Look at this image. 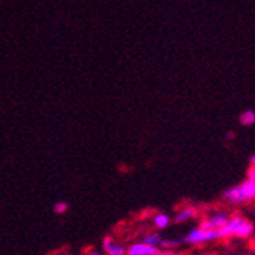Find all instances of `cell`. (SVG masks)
<instances>
[{
	"label": "cell",
	"instance_id": "6da1fadb",
	"mask_svg": "<svg viewBox=\"0 0 255 255\" xmlns=\"http://www.w3.org/2000/svg\"><path fill=\"white\" fill-rule=\"evenodd\" d=\"M255 226L251 220L242 217V216H233L229 217L228 223L220 228L219 239H229V237H239V239H248L254 234Z\"/></svg>",
	"mask_w": 255,
	"mask_h": 255
},
{
	"label": "cell",
	"instance_id": "7a4b0ae2",
	"mask_svg": "<svg viewBox=\"0 0 255 255\" xmlns=\"http://www.w3.org/2000/svg\"><path fill=\"white\" fill-rule=\"evenodd\" d=\"M223 199L229 203H248L255 200V182L251 180H245L240 185H236V187H231L223 193Z\"/></svg>",
	"mask_w": 255,
	"mask_h": 255
},
{
	"label": "cell",
	"instance_id": "3957f363",
	"mask_svg": "<svg viewBox=\"0 0 255 255\" xmlns=\"http://www.w3.org/2000/svg\"><path fill=\"white\" fill-rule=\"evenodd\" d=\"M219 239L217 231H203L202 228H193L190 233L183 237V242L188 245H203L208 242H214Z\"/></svg>",
	"mask_w": 255,
	"mask_h": 255
},
{
	"label": "cell",
	"instance_id": "277c9868",
	"mask_svg": "<svg viewBox=\"0 0 255 255\" xmlns=\"http://www.w3.org/2000/svg\"><path fill=\"white\" fill-rule=\"evenodd\" d=\"M229 217L223 213H216L213 216H210L208 219L202 220L199 228H202L203 231H219L220 228H223L228 223Z\"/></svg>",
	"mask_w": 255,
	"mask_h": 255
},
{
	"label": "cell",
	"instance_id": "5b68a950",
	"mask_svg": "<svg viewBox=\"0 0 255 255\" xmlns=\"http://www.w3.org/2000/svg\"><path fill=\"white\" fill-rule=\"evenodd\" d=\"M157 252H159L157 248L148 246L145 243H136V245L130 246L128 251H127L128 255H156Z\"/></svg>",
	"mask_w": 255,
	"mask_h": 255
},
{
	"label": "cell",
	"instance_id": "8992f818",
	"mask_svg": "<svg viewBox=\"0 0 255 255\" xmlns=\"http://www.w3.org/2000/svg\"><path fill=\"white\" fill-rule=\"evenodd\" d=\"M103 246H104V249H106V252L109 255H126V248L124 246H120V245H113V240L109 236L104 237Z\"/></svg>",
	"mask_w": 255,
	"mask_h": 255
},
{
	"label": "cell",
	"instance_id": "52a82bcc",
	"mask_svg": "<svg viewBox=\"0 0 255 255\" xmlns=\"http://www.w3.org/2000/svg\"><path fill=\"white\" fill-rule=\"evenodd\" d=\"M197 216V210L194 206H183L182 210H179L174 216V220L176 222H187V220H191Z\"/></svg>",
	"mask_w": 255,
	"mask_h": 255
},
{
	"label": "cell",
	"instance_id": "ba28073f",
	"mask_svg": "<svg viewBox=\"0 0 255 255\" xmlns=\"http://www.w3.org/2000/svg\"><path fill=\"white\" fill-rule=\"evenodd\" d=\"M170 222H171V219L167 216V214H156L154 216V226L156 228H159V229H165V228H168L170 226Z\"/></svg>",
	"mask_w": 255,
	"mask_h": 255
},
{
	"label": "cell",
	"instance_id": "9c48e42d",
	"mask_svg": "<svg viewBox=\"0 0 255 255\" xmlns=\"http://www.w3.org/2000/svg\"><path fill=\"white\" fill-rule=\"evenodd\" d=\"M240 123L243 126H252L255 124V112L254 110H245L240 115Z\"/></svg>",
	"mask_w": 255,
	"mask_h": 255
},
{
	"label": "cell",
	"instance_id": "30bf717a",
	"mask_svg": "<svg viewBox=\"0 0 255 255\" xmlns=\"http://www.w3.org/2000/svg\"><path fill=\"white\" fill-rule=\"evenodd\" d=\"M144 243H145V245H148V246H154V248H157V246H160L162 239H160L157 234H148V236L144 239Z\"/></svg>",
	"mask_w": 255,
	"mask_h": 255
},
{
	"label": "cell",
	"instance_id": "8fae6325",
	"mask_svg": "<svg viewBox=\"0 0 255 255\" xmlns=\"http://www.w3.org/2000/svg\"><path fill=\"white\" fill-rule=\"evenodd\" d=\"M54 211H55L57 214L66 213V211H67V203H66V202H58V203L55 205V208H54Z\"/></svg>",
	"mask_w": 255,
	"mask_h": 255
},
{
	"label": "cell",
	"instance_id": "7c38bea8",
	"mask_svg": "<svg viewBox=\"0 0 255 255\" xmlns=\"http://www.w3.org/2000/svg\"><path fill=\"white\" fill-rule=\"evenodd\" d=\"M177 245H179L177 240H165V242H162V243H160V246H162V248H165V249H167V248L177 246Z\"/></svg>",
	"mask_w": 255,
	"mask_h": 255
},
{
	"label": "cell",
	"instance_id": "4fadbf2b",
	"mask_svg": "<svg viewBox=\"0 0 255 255\" xmlns=\"http://www.w3.org/2000/svg\"><path fill=\"white\" fill-rule=\"evenodd\" d=\"M248 180L255 182V167H251V168L248 170Z\"/></svg>",
	"mask_w": 255,
	"mask_h": 255
},
{
	"label": "cell",
	"instance_id": "5bb4252c",
	"mask_svg": "<svg viewBox=\"0 0 255 255\" xmlns=\"http://www.w3.org/2000/svg\"><path fill=\"white\" fill-rule=\"evenodd\" d=\"M156 255H180L177 252H173V251H159Z\"/></svg>",
	"mask_w": 255,
	"mask_h": 255
},
{
	"label": "cell",
	"instance_id": "9a60e30c",
	"mask_svg": "<svg viewBox=\"0 0 255 255\" xmlns=\"http://www.w3.org/2000/svg\"><path fill=\"white\" fill-rule=\"evenodd\" d=\"M251 167H255V154H251Z\"/></svg>",
	"mask_w": 255,
	"mask_h": 255
},
{
	"label": "cell",
	"instance_id": "2e32d148",
	"mask_svg": "<svg viewBox=\"0 0 255 255\" xmlns=\"http://www.w3.org/2000/svg\"><path fill=\"white\" fill-rule=\"evenodd\" d=\"M87 255H101V254H100L98 251H90V252H89Z\"/></svg>",
	"mask_w": 255,
	"mask_h": 255
}]
</instances>
